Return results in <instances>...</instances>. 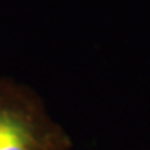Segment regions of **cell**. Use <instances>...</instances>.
<instances>
[{
	"label": "cell",
	"mask_w": 150,
	"mask_h": 150,
	"mask_svg": "<svg viewBox=\"0 0 150 150\" xmlns=\"http://www.w3.org/2000/svg\"><path fill=\"white\" fill-rule=\"evenodd\" d=\"M70 135L25 85L0 79V150H71Z\"/></svg>",
	"instance_id": "6da1fadb"
}]
</instances>
